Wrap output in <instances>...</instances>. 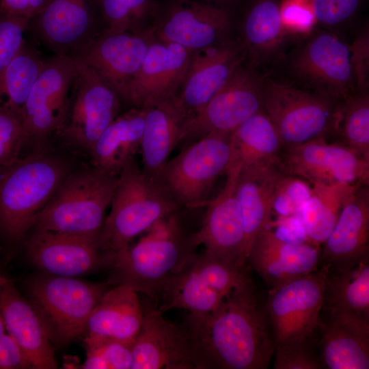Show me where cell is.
<instances>
[{
  "instance_id": "21",
  "label": "cell",
  "mask_w": 369,
  "mask_h": 369,
  "mask_svg": "<svg viewBox=\"0 0 369 369\" xmlns=\"http://www.w3.org/2000/svg\"><path fill=\"white\" fill-rule=\"evenodd\" d=\"M131 369H200L184 329L163 318L160 310L144 312L133 346Z\"/></svg>"
},
{
  "instance_id": "45",
  "label": "cell",
  "mask_w": 369,
  "mask_h": 369,
  "mask_svg": "<svg viewBox=\"0 0 369 369\" xmlns=\"http://www.w3.org/2000/svg\"><path fill=\"white\" fill-rule=\"evenodd\" d=\"M355 92H368L369 85V31L365 27L349 45Z\"/></svg>"
},
{
  "instance_id": "12",
  "label": "cell",
  "mask_w": 369,
  "mask_h": 369,
  "mask_svg": "<svg viewBox=\"0 0 369 369\" xmlns=\"http://www.w3.org/2000/svg\"><path fill=\"white\" fill-rule=\"evenodd\" d=\"M327 266L270 289L265 307L275 348L312 340L320 325Z\"/></svg>"
},
{
  "instance_id": "7",
  "label": "cell",
  "mask_w": 369,
  "mask_h": 369,
  "mask_svg": "<svg viewBox=\"0 0 369 369\" xmlns=\"http://www.w3.org/2000/svg\"><path fill=\"white\" fill-rule=\"evenodd\" d=\"M340 102L264 77L263 109L283 148L335 133Z\"/></svg>"
},
{
  "instance_id": "10",
  "label": "cell",
  "mask_w": 369,
  "mask_h": 369,
  "mask_svg": "<svg viewBox=\"0 0 369 369\" xmlns=\"http://www.w3.org/2000/svg\"><path fill=\"white\" fill-rule=\"evenodd\" d=\"M241 63L222 87L181 128L182 148L210 134L231 135L247 120L264 110V77Z\"/></svg>"
},
{
  "instance_id": "2",
  "label": "cell",
  "mask_w": 369,
  "mask_h": 369,
  "mask_svg": "<svg viewBox=\"0 0 369 369\" xmlns=\"http://www.w3.org/2000/svg\"><path fill=\"white\" fill-rule=\"evenodd\" d=\"M178 211L154 225L133 245L115 253L109 283L129 286L150 297L159 296L200 246L195 232L187 231L181 224Z\"/></svg>"
},
{
  "instance_id": "32",
  "label": "cell",
  "mask_w": 369,
  "mask_h": 369,
  "mask_svg": "<svg viewBox=\"0 0 369 369\" xmlns=\"http://www.w3.org/2000/svg\"><path fill=\"white\" fill-rule=\"evenodd\" d=\"M145 109L135 107L119 115L102 133L90 150L92 165L118 176L140 150Z\"/></svg>"
},
{
  "instance_id": "4",
  "label": "cell",
  "mask_w": 369,
  "mask_h": 369,
  "mask_svg": "<svg viewBox=\"0 0 369 369\" xmlns=\"http://www.w3.org/2000/svg\"><path fill=\"white\" fill-rule=\"evenodd\" d=\"M110 206L98 241L103 249L114 253L180 208L156 180L139 168L135 158L120 172Z\"/></svg>"
},
{
  "instance_id": "28",
  "label": "cell",
  "mask_w": 369,
  "mask_h": 369,
  "mask_svg": "<svg viewBox=\"0 0 369 369\" xmlns=\"http://www.w3.org/2000/svg\"><path fill=\"white\" fill-rule=\"evenodd\" d=\"M285 176L277 164H265L244 169L236 178L235 195L244 221L247 258L257 236L270 227L274 203Z\"/></svg>"
},
{
  "instance_id": "22",
  "label": "cell",
  "mask_w": 369,
  "mask_h": 369,
  "mask_svg": "<svg viewBox=\"0 0 369 369\" xmlns=\"http://www.w3.org/2000/svg\"><path fill=\"white\" fill-rule=\"evenodd\" d=\"M93 0H47L29 21V29L55 55L72 56L94 35Z\"/></svg>"
},
{
  "instance_id": "35",
  "label": "cell",
  "mask_w": 369,
  "mask_h": 369,
  "mask_svg": "<svg viewBox=\"0 0 369 369\" xmlns=\"http://www.w3.org/2000/svg\"><path fill=\"white\" fill-rule=\"evenodd\" d=\"M44 62L40 52L25 42L0 71V110L23 122L27 100Z\"/></svg>"
},
{
  "instance_id": "25",
  "label": "cell",
  "mask_w": 369,
  "mask_h": 369,
  "mask_svg": "<svg viewBox=\"0 0 369 369\" xmlns=\"http://www.w3.org/2000/svg\"><path fill=\"white\" fill-rule=\"evenodd\" d=\"M369 189L357 187L346 200L325 241L321 258L330 272L346 271L368 258Z\"/></svg>"
},
{
  "instance_id": "30",
  "label": "cell",
  "mask_w": 369,
  "mask_h": 369,
  "mask_svg": "<svg viewBox=\"0 0 369 369\" xmlns=\"http://www.w3.org/2000/svg\"><path fill=\"white\" fill-rule=\"evenodd\" d=\"M143 318L137 292L129 286L116 285L102 295L92 310L84 336L134 341Z\"/></svg>"
},
{
  "instance_id": "41",
  "label": "cell",
  "mask_w": 369,
  "mask_h": 369,
  "mask_svg": "<svg viewBox=\"0 0 369 369\" xmlns=\"http://www.w3.org/2000/svg\"><path fill=\"white\" fill-rule=\"evenodd\" d=\"M275 369H318L321 368L312 340L287 344L275 348Z\"/></svg>"
},
{
  "instance_id": "19",
  "label": "cell",
  "mask_w": 369,
  "mask_h": 369,
  "mask_svg": "<svg viewBox=\"0 0 369 369\" xmlns=\"http://www.w3.org/2000/svg\"><path fill=\"white\" fill-rule=\"evenodd\" d=\"M246 57L242 40L227 39L211 46L192 51L185 77L176 96L187 119L203 109Z\"/></svg>"
},
{
  "instance_id": "15",
  "label": "cell",
  "mask_w": 369,
  "mask_h": 369,
  "mask_svg": "<svg viewBox=\"0 0 369 369\" xmlns=\"http://www.w3.org/2000/svg\"><path fill=\"white\" fill-rule=\"evenodd\" d=\"M277 165L285 175L311 185L369 184V162L343 143H328L325 138L283 148Z\"/></svg>"
},
{
  "instance_id": "26",
  "label": "cell",
  "mask_w": 369,
  "mask_h": 369,
  "mask_svg": "<svg viewBox=\"0 0 369 369\" xmlns=\"http://www.w3.org/2000/svg\"><path fill=\"white\" fill-rule=\"evenodd\" d=\"M0 312L8 333L28 360L31 369L58 367L55 346L40 315L12 280L0 285Z\"/></svg>"
},
{
  "instance_id": "18",
  "label": "cell",
  "mask_w": 369,
  "mask_h": 369,
  "mask_svg": "<svg viewBox=\"0 0 369 369\" xmlns=\"http://www.w3.org/2000/svg\"><path fill=\"white\" fill-rule=\"evenodd\" d=\"M76 68L72 56L55 55L45 59L25 105L23 124L27 141L61 132Z\"/></svg>"
},
{
  "instance_id": "43",
  "label": "cell",
  "mask_w": 369,
  "mask_h": 369,
  "mask_svg": "<svg viewBox=\"0 0 369 369\" xmlns=\"http://www.w3.org/2000/svg\"><path fill=\"white\" fill-rule=\"evenodd\" d=\"M282 21L288 34L306 36L316 20L311 0H283L279 5Z\"/></svg>"
},
{
  "instance_id": "3",
  "label": "cell",
  "mask_w": 369,
  "mask_h": 369,
  "mask_svg": "<svg viewBox=\"0 0 369 369\" xmlns=\"http://www.w3.org/2000/svg\"><path fill=\"white\" fill-rule=\"evenodd\" d=\"M68 174L62 161L42 152L0 165L1 240L10 245L21 241Z\"/></svg>"
},
{
  "instance_id": "34",
  "label": "cell",
  "mask_w": 369,
  "mask_h": 369,
  "mask_svg": "<svg viewBox=\"0 0 369 369\" xmlns=\"http://www.w3.org/2000/svg\"><path fill=\"white\" fill-rule=\"evenodd\" d=\"M361 184L316 183L311 185L301 208L302 223L312 242L323 243L332 231L348 197Z\"/></svg>"
},
{
  "instance_id": "42",
  "label": "cell",
  "mask_w": 369,
  "mask_h": 369,
  "mask_svg": "<svg viewBox=\"0 0 369 369\" xmlns=\"http://www.w3.org/2000/svg\"><path fill=\"white\" fill-rule=\"evenodd\" d=\"M26 141L23 122L0 110V165L12 163L19 159L20 151Z\"/></svg>"
},
{
  "instance_id": "33",
  "label": "cell",
  "mask_w": 369,
  "mask_h": 369,
  "mask_svg": "<svg viewBox=\"0 0 369 369\" xmlns=\"http://www.w3.org/2000/svg\"><path fill=\"white\" fill-rule=\"evenodd\" d=\"M242 33V42L253 67L274 57L289 35L275 0L254 1L243 18Z\"/></svg>"
},
{
  "instance_id": "23",
  "label": "cell",
  "mask_w": 369,
  "mask_h": 369,
  "mask_svg": "<svg viewBox=\"0 0 369 369\" xmlns=\"http://www.w3.org/2000/svg\"><path fill=\"white\" fill-rule=\"evenodd\" d=\"M192 51L154 39L131 81L126 102L135 107L176 97L185 77Z\"/></svg>"
},
{
  "instance_id": "40",
  "label": "cell",
  "mask_w": 369,
  "mask_h": 369,
  "mask_svg": "<svg viewBox=\"0 0 369 369\" xmlns=\"http://www.w3.org/2000/svg\"><path fill=\"white\" fill-rule=\"evenodd\" d=\"M29 19L0 10V71L16 56L25 43Z\"/></svg>"
},
{
  "instance_id": "9",
  "label": "cell",
  "mask_w": 369,
  "mask_h": 369,
  "mask_svg": "<svg viewBox=\"0 0 369 369\" xmlns=\"http://www.w3.org/2000/svg\"><path fill=\"white\" fill-rule=\"evenodd\" d=\"M286 59L292 76L313 92L337 101L356 93L349 44L331 32L313 29Z\"/></svg>"
},
{
  "instance_id": "46",
  "label": "cell",
  "mask_w": 369,
  "mask_h": 369,
  "mask_svg": "<svg viewBox=\"0 0 369 369\" xmlns=\"http://www.w3.org/2000/svg\"><path fill=\"white\" fill-rule=\"evenodd\" d=\"M31 366L8 333L0 312V369H27Z\"/></svg>"
},
{
  "instance_id": "47",
  "label": "cell",
  "mask_w": 369,
  "mask_h": 369,
  "mask_svg": "<svg viewBox=\"0 0 369 369\" xmlns=\"http://www.w3.org/2000/svg\"><path fill=\"white\" fill-rule=\"evenodd\" d=\"M47 0H0V10L30 19Z\"/></svg>"
},
{
  "instance_id": "20",
  "label": "cell",
  "mask_w": 369,
  "mask_h": 369,
  "mask_svg": "<svg viewBox=\"0 0 369 369\" xmlns=\"http://www.w3.org/2000/svg\"><path fill=\"white\" fill-rule=\"evenodd\" d=\"M221 191L209 200L195 237L204 250L237 269H245L246 238L242 213L235 195L238 176L226 175Z\"/></svg>"
},
{
  "instance_id": "39",
  "label": "cell",
  "mask_w": 369,
  "mask_h": 369,
  "mask_svg": "<svg viewBox=\"0 0 369 369\" xmlns=\"http://www.w3.org/2000/svg\"><path fill=\"white\" fill-rule=\"evenodd\" d=\"M134 341L83 337L85 359L82 369H131Z\"/></svg>"
},
{
  "instance_id": "49",
  "label": "cell",
  "mask_w": 369,
  "mask_h": 369,
  "mask_svg": "<svg viewBox=\"0 0 369 369\" xmlns=\"http://www.w3.org/2000/svg\"><path fill=\"white\" fill-rule=\"evenodd\" d=\"M215 1H231V0H215Z\"/></svg>"
},
{
  "instance_id": "17",
  "label": "cell",
  "mask_w": 369,
  "mask_h": 369,
  "mask_svg": "<svg viewBox=\"0 0 369 369\" xmlns=\"http://www.w3.org/2000/svg\"><path fill=\"white\" fill-rule=\"evenodd\" d=\"M154 39L150 28L139 33L105 30L72 57L91 68L126 102L129 85Z\"/></svg>"
},
{
  "instance_id": "37",
  "label": "cell",
  "mask_w": 369,
  "mask_h": 369,
  "mask_svg": "<svg viewBox=\"0 0 369 369\" xmlns=\"http://www.w3.org/2000/svg\"><path fill=\"white\" fill-rule=\"evenodd\" d=\"M94 9L100 14L111 33H139L152 23L159 2L156 0H93Z\"/></svg>"
},
{
  "instance_id": "24",
  "label": "cell",
  "mask_w": 369,
  "mask_h": 369,
  "mask_svg": "<svg viewBox=\"0 0 369 369\" xmlns=\"http://www.w3.org/2000/svg\"><path fill=\"white\" fill-rule=\"evenodd\" d=\"M319 259L318 244L285 240L269 227L254 241L247 261L273 289L316 271Z\"/></svg>"
},
{
  "instance_id": "14",
  "label": "cell",
  "mask_w": 369,
  "mask_h": 369,
  "mask_svg": "<svg viewBox=\"0 0 369 369\" xmlns=\"http://www.w3.org/2000/svg\"><path fill=\"white\" fill-rule=\"evenodd\" d=\"M75 59L76 71L60 133L74 145L90 151L119 115L122 99L91 68Z\"/></svg>"
},
{
  "instance_id": "36",
  "label": "cell",
  "mask_w": 369,
  "mask_h": 369,
  "mask_svg": "<svg viewBox=\"0 0 369 369\" xmlns=\"http://www.w3.org/2000/svg\"><path fill=\"white\" fill-rule=\"evenodd\" d=\"M322 309L369 317V258L346 271L328 270Z\"/></svg>"
},
{
  "instance_id": "27",
  "label": "cell",
  "mask_w": 369,
  "mask_h": 369,
  "mask_svg": "<svg viewBox=\"0 0 369 369\" xmlns=\"http://www.w3.org/2000/svg\"><path fill=\"white\" fill-rule=\"evenodd\" d=\"M320 321L319 360L328 369L369 368V317L344 311H325Z\"/></svg>"
},
{
  "instance_id": "16",
  "label": "cell",
  "mask_w": 369,
  "mask_h": 369,
  "mask_svg": "<svg viewBox=\"0 0 369 369\" xmlns=\"http://www.w3.org/2000/svg\"><path fill=\"white\" fill-rule=\"evenodd\" d=\"M31 262L42 273L74 277L111 267L115 253L105 250L98 236L35 230L26 242Z\"/></svg>"
},
{
  "instance_id": "31",
  "label": "cell",
  "mask_w": 369,
  "mask_h": 369,
  "mask_svg": "<svg viewBox=\"0 0 369 369\" xmlns=\"http://www.w3.org/2000/svg\"><path fill=\"white\" fill-rule=\"evenodd\" d=\"M230 142L231 156L225 174L236 176L249 167L277 164L283 148L277 131L264 110L235 129Z\"/></svg>"
},
{
  "instance_id": "13",
  "label": "cell",
  "mask_w": 369,
  "mask_h": 369,
  "mask_svg": "<svg viewBox=\"0 0 369 369\" xmlns=\"http://www.w3.org/2000/svg\"><path fill=\"white\" fill-rule=\"evenodd\" d=\"M215 0H168L158 4L150 28L154 38L189 50L207 48L227 39L232 18Z\"/></svg>"
},
{
  "instance_id": "38",
  "label": "cell",
  "mask_w": 369,
  "mask_h": 369,
  "mask_svg": "<svg viewBox=\"0 0 369 369\" xmlns=\"http://www.w3.org/2000/svg\"><path fill=\"white\" fill-rule=\"evenodd\" d=\"M335 133L344 144L369 162V95L356 92L340 101L338 107Z\"/></svg>"
},
{
  "instance_id": "11",
  "label": "cell",
  "mask_w": 369,
  "mask_h": 369,
  "mask_svg": "<svg viewBox=\"0 0 369 369\" xmlns=\"http://www.w3.org/2000/svg\"><path fill=\"white\" fill-rule=\"evenodd\" d=\"M249 278L245 269L232 266L205 250L196 253L162 289L159 310L183 309L193 314L209 313L232 289Z\"/></svg>"
},
{
  "instance_id": "6",
  "label": "cell",
  "mask_w": 369,
  "mask_h": 369,
  "mask_svg": "<svg viewBox=\"0 0 369 369\" xmlns=\"http://www.w3.org/2000/svg\"><path fill=\"white\" fill-rule=\"evenodd\" d=\"M26 297L40 315L55 346L84 336L88 318L107 285L42 273L26 283Z\"/></svg>"
},
{
  "instance_id": "48",
  "label": "cell",
  "mask_w": 369,
  "mask_h": 369,
  "mask_svg": "<svg viewBox=\"0 0 369 369\" xmlns=\"http://www.w3.org/2000/svg\"><path fill=\"white\" fill-rule=\"evenodd\" d=\"M11 279L5 277L1 272L0 270V285L4 284L8 282H10Z\"/></svg>"
},
{
  "instance_id": "29",
  "label": "cell",
  "mask_w": 369,
  "mask_h": 369,
  "mask_svg": "<svg viewBox=\"0 0 369 369\" xmlns=\"http://www.w3.org/2000/svg\"><path fill=\"white\" fill-rule=\"evenodd\" d=\"M145 122L140 150L142 170L156 180L162 167L177 146L181 128L187 119L176 97L145 107Z\"/></svg>"
},
{
  "instance_id": "8",
  "label": "cell",
  "mask_w": 369,
  "mask_h": 369,
  "mask_svg": "<svg viewBox=\"0 0 369 369\" xmlns=\"http://www.w3.org/2000/svg\"><path fill=\"white\" fill-rule=\"evenodd\" d=\"M230 135L210 134L181 149L167 161L156 180L181 208L205 206L217 179L231 156Z\"/></svg>"
},
{
  "instance_id": "1",
  "label": "cell",
  "mask_w": 369,
  "mask_h": 369,
  "mask_svg": "<svg viewBox=\"0 0 369 369\" xmlns=\"http://www.w3.org/2000/svg\"><path fill=\"white\" fill-rule=\"evenodd\" d=\"M184 329L200 369H265L274 355L266 310L258 303L250 278L213 311L189 313Z\"/></svg>"
},
{
  "instance_id": "5",
  "label": "cell",
  "mask_w": 369,
  "mask_h": 369,
  "mask_svg": "<svg viewBox=\"0 0 369 369\" xmlns=\"http://www.w3.org/2000/svg\"><path fill=\"white\" fill-rule=\"evenodd\" d=\"M117 182L118 176L95 166L68 174L36 215L32 228L98 236Z\"/></svg>"
},
{
  "instance_id": "44",
  "label": "cell",
  "mask_w": 369,
  "mask_h": 369,
  "mask_svg": "<svg viewBox=\"0 0 369 369\" xmlns=\"http://www.w3.org/2000/svg\"><path fill=\"white\" fill-rule=\"evenodd\" d=\"M316 23L333 26L351 18L360 0H311Z\"/></svg>"
}]
</instances>
